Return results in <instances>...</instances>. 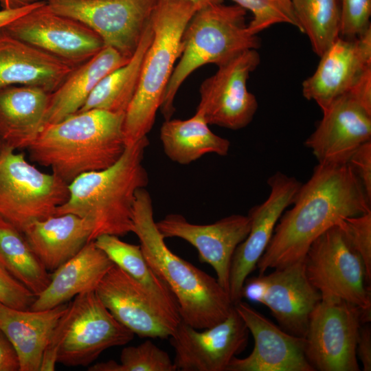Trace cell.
Returning <instances> with one entry per match:
<instances>
[{"instance_id": "74e56055", "label": "cell", "mask_w": 371, "mask_h": 371, "mask_svg": "<svg viewBox=\"0 0 371 371\" xmlns=\"http://www.w3.org/2000/svg\"><path fill=\"white\" fill-rule=\"evenodd\" d=\"M348 164L359 179L371 201V141L360 146L351 155Z\"/></svg>"}, {"instance_id": "d590c367", "label": "cell", "mask_w": 371, "mask_h": 371, "mask_svg": "<svg viewBox=\"0 0 371 371\" xmlns=\"http://www.w3.org/2000/svg\"><path fill=\"white\" fill-rule=\"evenodd\" d=\"M340 36L354 38L371 27V0H339Z\"/></svg>"}, {"instance_id": "44dd1931", "label": "cell", "mask_w": 371, "mask_h": 371, "mask_svg": "<svg viewBox=\"0 0 371 371\" xmlns=\"http://www.w3.org/2000/svg\"><path fill=\"white\" fill-rule=\"evenodd\" d=\"M304 259L262 274L266 291L261 304L269 309L282 330L304 338L311 315L322 295L307 278Z\"/></svg>"}, {"instance_id": "b9f144b4", "label": "cell", "mask_w": 371, "mask_h": 371, "mask_svg": "<svg viewBox=\"0 0 371 371\" xmlns=\"http://www.w3.org/2000/svg\"><path fill=\"white\" fill-rule=\"evenodd\" d=\"M266 291V282L263 275L247 278L242 289V297L254 302H262Z\"/></svg>"}, {"instance_id": "ab89813d", "label": "cell", "mask_w": 371, "mask_h": 371, "mask_svg": "<svg viewBox=\"0 0 371 371\" xmlns=\"http://www.w3.org/2000/svg\"><path fill=\"white\" fill-rule=\"evenodd\" d=\"M347 93L371 113V69L366 71Z\"/></svg>"}, {"instance_id": "4316f807", "label": "cell", "mask_w": 371, "mask_h": 371, "mask_svg": "<svg viewBox=\"0 0 371 371\" xmlns=\"http://www.w3.org/2000/svg\"><path fill=\"white\" fill-rule=\"evenodd\" d=\"M130 58L111 47L104 46L94 56L75 68L63 82L49 93L43 126L62 121L78 112L100 80L126 64Z\"/></svg>"}, {"instance_id": "6da1fadb", "label": "cell", "mask_w": 371, "mask_h": 371, "mask_svg": "<svg viewBox=\"0 0 371 371\" xmlns=\"http://www.w3.org/2000/svg\"><path fill=\"white\" fill-rule=\"evenodd\" d=\"M371 201L348 163L319 164L302 184L278 220L272 238L257 262L259 275L304 258L311 244L341 220L371 212Z\"/></svg>"}, {"instance_id": "f1b7e54d", "label": "cell", "mask_w": 371, "mask_h": 371, "mask_svg": "<svg viewBox=\"0 0 371 371\" xmlns=\"http://www.w3.org/2000/svg\"><path fill=\"white\" fill-rule=\"evenodd\" d=\"M208 125L196 111L187 120H166L160 129V139L166 156L174 162L187 165L206 154L227 155L230 142L214 134Z\"/></svg>"}, {"instance_id": "8992f818", "label": "cell", "mask_w": 371, "mask_h": 371, "mask_svg": "<svg viewBox=\"0 0 371 371\" xmlns=\"http://www.w3.org/2000/svg\"><path fill=\"white\" fill-rule=\"evenodd\" d=\"M245 15L242 7L223 3L203 7L193 14L183 31L179 61L159 109L165 120L174 114L177 93L194 71L207 64L218 67L245 50L260 47L259 38L247 30Z\"/></svg>"}, {"instance_id": "5bb4252c", "label": "cell", "mask_w": 371, "mask_h": 371, "mask_svg": "<svg viewBox=\"0 0 371 371\" xmlns=\"http://www.w3.org/2000/svg\"><path fill=\"white\" fill-rule=\"evenodd\" d=\"M249 331L235 307L220 323L199 330L181 320L169 337L181 371H226L247 347Z\"/></svg>"}, {"instance_id": "836d02e7", "label": "cell", "mask_w": 371, "mask_h": 371, "mask_svg": "<svg viewBox=\"0 0 371 371\" xmlns=\"http://www.w3.org/2000/svg\"><path fill=\"white\" fill-rule=\"evenodd\" d=\"M236 5L253 14L247 30L257 35L262 30L278 23H289L300 31L291 4L282 0H232Z\"/></svg>"}, {"instance_id": "9a60e30c", "label": "cell", "mask_w": 371, "mask_h": 371, "mask_svg": "<svg viewBox=\"0 0 371 371\" xmlns=\"http://www.w3.org/2000/svg\"><path fill=\"white\" fill-rule=\"evenodd\" d=\"M267 183L270 193L262 203L251 208L248 216L250 230L246 238L236 247L232 257L229 294L234 305L242 300V289L248 276L267 247L276 225L286 208L293 203L301 183L281 172L271 176Z\"/></svg>"}, {"instance_id": "8fae6325", "label": "cell", "mask_w": 371, "mask_h": 371, "mask_svg": "<svg viewBox=\"0 0 371 371\" xmlns=\"http://www.w3.org/2000/svg\"><path fill=\"white\" fill-rule=\"evenodd\" d=\"M57 14L95 32L104 46L130 58L136 51L158 0H45Z\"/></svg>"}, {"instance_id": "603a6c76", "label": "cell", "mask_w": 371, "mask_h": 371, "mask_svg": "<svg viewBox=\"0 0 371 371\" xmlns=\"http://www.w3.org/2000/svg\"><path fill=\"white\" fill-rule=\"evenodd\" d=\"M68 305L32 311L10 307L0 302V330L13 346L19 371H40L45 350Z\"/></svg>"}, {"instance_id": "d6a6232c", "label": "cell", "mask_w": 371, "mask_h": 371, "mask_svg": "<svg viewBox=\"0 0 371 371\" xmlns=\"http://www.w3.org/2000/svg\"><path fill=\"white\" fill-rule=\"evenodd\" d=\"M89 371H176L168 354L153 342L146 340L139 345L124 347L120 363L110 360L95 363Z\"/></svg>"}, {"instance_id": "1f68e13d", "label": "cell", "mask_w": 371, "mask_h": 371, "mask_svg": "<svg viewBox=\"0 0 371 371\" xmlns=\"http://www.w3.org/2000/svg\"><path fill=\"white\" fill-rule=\"evenodd\" d=\"M300 31L307 35L313 52L321 56L340 37L339 0H291Z\"/></svg>"}, {"instance_id": "8d00e7d4", "label": "cell", "mask_w": 371, "mask_h": 371, "mask_svg": "<svg viewBox=\"0 0 371 371\" xmlns=\"http://www.w3.org/2000/svg\"><path fill=\"white\" fill-rule=\"evenodd\" d=\"M36 296L0 265V302L12 308L30 310Z\"/></svg>"}, {"instance_id": "cb8c5ba5", "label": "cell", "mask_w": 371, "mask_h": 371, "mask_svg": "<svg viewBox=\"0 0 371 371\" xmlns=\"http://www.w3.org/2000/svg\"><path fill=\"white\" fill-rule=\"evenodd\" d=\"M113 265L93 240L87 243L78 254L53 271L47 287L36 296L30 310L53 308L80 293L95 291Z\"/></svg>"}, {"instance_id": "3957f363", "label": "cell", "mask_w": 371, "mask_h": 371, "mask_svg": "<svg viewBox=\"0 0 371 371\" xmlns=\"http://www.w3.org/2000/svg\"><path fill=\"white\" fill-rule=\"evenodd\" d=\"M124 119V113L91 109L46 124L27 148L29 158L68 184L84 173L108 168L127 146Z\"/></svg>"}, {"instance_id": "7402d4cb", "label": "cell", "mask_w": 371, "mask_h": 371, "mask_svg": "<svg viewBox=\"0 0 371 371\" xmlns=\"http://www.w3.org/2000/svg\"><path fill=\"white\" fill-rule=\"evenodd\" d=\"M76 67L0 29V89L25 85L51 93Z\"/></svg>"}, {"instance_id": "60d3db41", "label": "cell", "mask_w": 371, "mask_h": 371, "mask_svg": "<svg viewBox=\"0 0 371 371\" xmlns=\"http://www.w3.org/2000/svg\"><path fill=\"white\" fill-rule=\"evenodd\" d=\"M19 370L17 355L6 337L0 330V371Z\"/></svg>"}, {"instance_id": "4fadbf2b", "label": "cell", "mask_w": 371, "mask_h": 371, "mask_svg": "<svg viewBox=\"0 0 371 371\" xmlns=\"http://www.w3.org/2000/svg\"><path fill=\"white\" fill-rule=\"evenodd\" d=\"M11 35L78 67L104 47L82 23L52 10L45 0L4 27Z\"/></svg>"}, {"instance_id": "7a4b0ae2", "label": "cell", "mask_w": 371, "mask_h": 371, "mask_svg": "<svg viewBox=\"0 0 371 371\" xmlns=\"http://www.w3.org/2000/svg\"><path fill=\"white\" fill-rule=\"evenodd\" d=\"M132 232L154 271L168 284L179 305L181 319L202 330L223 321L234 305L216 278L178 256L166 245L154 219L146 188L136 192Z\"/></svg>"}, {"instance_id": "7bdbcfd3", "label": "cell", "mask_w": 371, "mask_h": 371, "mask_svg": "<svg viewBox=\"0 0 371 371\" xmlns=\"http://www.w3.org/2000/svg\"><path fill=\"white\" fill-rule=\"evenodd\" d=\"M42 1H38L30 5L16 9L1 8V10H0V29L4 27L5 25L17 18L31 11L32 9L38 6L42 2Z\"/></svg>"}, {"instance_id": "bcb514c9", "label": "cell", "mask_w": 371, "mask_h": 371, "mask_svg": "<svg viewBox=\"0 0 371 371\" xmlns=\"http://www.w3.org/2000/svg\"><path fill=\"white\" fill-rule=\"evenodd\" d=\"M282 1H284L285 3H288V4H291V0H282Z\"/></svg>"}, {"instance_id": "7c38bea8", "label": "cell", "mask_w": 371, "mask_h": 371, "mask_svg": "<svg viewBox=\"0 0 371 371\" xmlns=\"http://www.w3.org/2000/svg\"><path fill=\"white\" fill-rule=\"evenodd\" d=\"M260 61L257 49L245 50L218 66L216 72L202 82L196 111L208 124L238 130L252 121L258 104L247 82Z\"/></svg>"}, {"instance_id": "f35d334b", "label": "cell", "mask_w": 371, "mask_h": 371, "mask_svg": "<svg viewBox=\"0 0 371 371\" xmlns=\"http://www.w3.org/2000/svg\"><path fill=\"white\" fill-rule=\"evenodd\" d=\"M369 323L362 324L359 328L357 342V356L364 371L371 370V329Z\"/></svg>"}, {"instance_id": "5b68a950", "label": "cell", "mask_w": 371, "mask_h": 371, "mask_svg": "<svg viewBox=\"0 0 371 371\" xmlns=\"http://www.w3.org/2000/svg\"><path fill=\"white\" fill-rule=\"evenodd\" d=\"M199 7L188 0H158L150 16L153 38L142 65L134 96L124 119L126 146L147 137L179 58L181 38Z\"/></svg>"}, {"instance_id": "83f0119b", "label": "cell", "mask_w": 371, "mask_h": 371, "mask_svg": "<svg viewBox=\"0 0 371 371\" xmlns=\"http://www.w3.org/2000/svg\"><path fill=\"white\" fill-rule=\"evenodd\" d=\"M112 262L134 278L147 292L165 320L174 328L181 322L177 300L168 284L154 271L139 245L102 235L94 240Z\"/></svg>"}, {"instance_id": "4dcf8cb0", "label": "cell", "mask_w": 371, "mask_h": 371, "mask_svg": "<svg viewBox=\"0 0 371 371\" xmlns=\"http://www.w3.org/2000/svg\"><path fill=\"white\" fill-rule=\"evenodd\" d=\"M0 265L35 296L50 280V274L32 251L23 233L1 216Z\"/></svg>"}, {"instance_id": "e575fe53", "label": "cell", "mask_w": 371, "mask_h": 371, "mask_svg": "<svg viewBox=\"0 0 371 371\" xmlns=\"http://www.w3.org/2000/svg\"><path fill=\"white\" fill-rule=\"evenodd\" d=\"M337 225L341 229L352 247L362 258L367 279L371 281V212L348 217Z\"/></svg>"}, {"instance_id": "ac0fdd59", "label": "cell", "mask_w": 371, "mask_h": 371, "mask_svg": "<svg viewBox=\"0 0 371 371\" xmlns=\"http://www.w3.org/2000/svg\"><path fill=\"white\" fill-rule=\"evenodd\" d=\"M371 69V27L354 38L339 37L320 56L318 66L302 82V94L324 110L347 93Z\"/></svg>"}, {"instance_id": "ba28073f", "label": "cell", "mask_w": 371, "mask_h": 371, "mask_svg": "<svg viewBox=\"0 0 371 371\" xmlns=\"http://www.w3.org/2000/svg\"><path fill=\"white\" fill-rule=\"evenodd\" d=\"M15 151L0 144V216L23 232L33 221L55 216L69 191L67 182Z\"/></svg>"}, {"instance_id": "f546056e", "label": "cell", "mask_w": 371, "mask_h": 371, "mask_svg": "<svg viewBox=\"0 0 371 371\" xmlns=\"http://www.w3.org/2000/svg\"><path fill=\"white\" fill-rule=\"evenodd\" d=\"M152 38L153 29L149 21L129 60L100 80L78 112L101 109L125 113L135 93L142 62Z\"/></svg>"}, {"instance_id": "2e32d148", "label": "cell", "mask_w": 371, "mask_h": 371, "mask_svg": "<svg viewBox=\"0 0 371 371\" xmlns=\"http://www.w3.org/2000/svg\"><path fill=\"white\" fill-rule=\"evenodd\" d=\"M156 225L164 238H179L192 245L200 261L214 269L218 283L228 292L233 255L250 230L248 216L232 214L214 223L199 225L181 214H169Z\"/></svg>"}, {"instance_id": "ee69618b", "label": "cell", "mask_w": 371, "mask_h": 371, "mask_svg": "<svg viewBox=\"0 0 371 371\" xmlns=\"http://www.w3.org/2000/svg\"><path fill=\"white\" fill-rule=\"evenodd\" d=\"M39 0H0L2 9H16L35 3Z\"/></svg>"}, {"instance_id": "52a82bcc", "label": "cell", "mask_w": 371, "mask_h": 371, "mask_svg": "<svg viewBox=\"0 0 371 371\" xmlns=\"http://www.w3.org/2000/svg\"><path fill=\"white\" fill-rule=\"evenodd\" d=\"M134 335L116 320L95 291L80 293L68 304L55 327L40 371H54L57 363L88 366L105 350L124 346Z\"/></svg>"}, {"instance_id": "277c9868", "label": "cell", "mask_w": 371, "mask_h": 371, "mask_svg": "<svg viewBox=\"0 0 371 371\" xmlns=\"http://www.w3.org/2000/svg\"><path fill=\"white\" fill-rule=\"evenodd\" d=\"M148 144L146 137L127 146L109 168L76 178L69 184L67 201L55 216L73 214L86 219L92 228L91 240L102 235L120 237L132 232L136 192L148 183L143 165Z\"/></svg>"}, {"instance_id": "ffe728a7", "label": "cell", "mask_w": 371, "mask_h": 371, "mask_svg": "<svg viewBox=\"0 0 371 371\" xmlns=\"http://www.w3.org/2000/svg\"><path fill=\"white\" fill-rule=\"evenodd\" d=\"M95 291L116 320L139 337L166 339L175 329L162 317L145 289L115 264Z\"/></svg>"}, {"instance_id": "e0dca14e", "label": "cell", "mask_w": 371, "mask_h": 371, "mask_svg": "<svg viewBox=\"0 0 371 371\" xmlns=\"http://www.w3.org/2000/svg\"><path fill=\"white\" fill-rule=\"evenodd\" d=\"M234 307L254 347L246 357H234L226 371H315L306 357L305 338L286 333L246 302Z\"/></svg>"}, {"instance_id": "f6af8a7d", "label": "cell", "mask_w": 371, "mask_h": 371, "mask_svg": "<svg viewBox=\"0 0 371 371\" xmlns=\"http://www.w3.org/2000/svg\"><path fill=\"white\" fill-rule=\"evenodd\" d=\"M189 1L192 2L195 5L199 7V8H201L203 7H205L207 5L216 4V3H223V0H188Z\"/></svg>"}, {"instance_id": "484cf974", "label": "cell", "mask_w": 371, "mask_h": 371, "mask_svg": "<svg viewBox=\"0 0 371 371\" xmlns=\"http://www.w3.org/2000/svg\"><path fill=\"white\" fill-rule=\"evenodd\" d=\"M49 93L32 86L0 89V144L27 149L43 127Z\"/></svg>"}, {"instance_id": "d6986e66", "label": "cell", "mask_w": 371, "mask_h": 371, "mask_svg": "<svg viewBox=\"0 0 371 371\" xmlns=\"http://www.w3.org/2000/svg\"><path fill=\"white\" fill-rule=\"evenodd\" d=\"M323 117L305 141L319 164L348 163L353 153L371 141V113L348 93L322 110Z\"/></svg>"}, {"instance_id": "30bf717a", "label": "cell", "mask_w": 371, "mask_h": 371, "mask_svg": "<svg viewBox=\"0 0 371 371\" xmlns=\"http://www.w3.org/2000/svg\"><path fill=\"white\" fill-rule=\"evenodd\" d=\"M304 260L307 278L322 297L339 298L371 313L364 262L337 225L314 240Z\"/></svg>"}, {"instance_id": "d4e9b609", "label": "cell", "mask_w": 371, "mask_h": 371, "mask_svg": "<svg viewBox=\"0 0 371 371\" xmlns=\"http://www.w3.org/2000/svg\"><path fill=\"white\" fill-rule=\"evenodd\" d=\"M22 233L48 272L54 271L92 241L90 223L73 214L33 221Z\"/></svg>"}, {"instance_id": "9c48e42d", "label": "cell", "mask_w": 371, "mask_h": 371, "mask_svg": "<svg viewBox=\"0 0 371 371\" xmlns=\"http://www.w3.org/2000/svg\"><path fill=\"white\" fill-rule=\"evenodd\" d=\"M370 318L371 313L345 300L322 297L304 337L306 357L315 371H359V331Z\"/></svg>"}]
</instances>
